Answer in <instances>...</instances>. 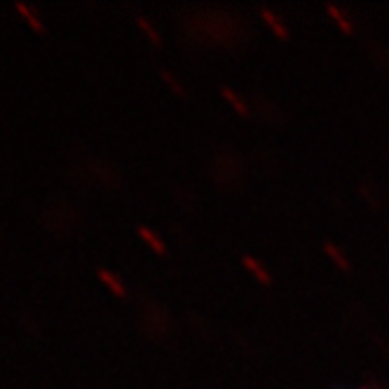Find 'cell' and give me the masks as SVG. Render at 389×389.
Here are the masks:
<instances>
[{
    "label": "cell",
    "mask_w": 389,
    "mask_h": 389,
    "mask_svg": "<svg viewBox=\"0 0 389 389\" xmlns=\"http://www.w3.org/2000/svg\"><path fill=\"white\" fill-rule=\"evenodd\" d=\"M181 24L185 35L192 42H202V45L240 47L251 35V28L244 24L240 14L221 10V7L190 10V17L181 19Z\"/></svg>",
    "instance_id": "1"
},
{
    "label": "cell",
    "mask_w": 389,
    "mask_h": 389,
    "mask_svg": "<svg viewBox=\"0 0 389 389\" xmlns=\"http://www.w3.org/2000/svg\"><path fill=\"white\" fill-rule=\"evenodd\" d=\"M244 164L240 160V155L233 153V150H218L211 162V171H209V178L218 185L221 190H235L244 183Z\"/></svg>",
    "instance_id": "2"
},
{
    "label": "cell",
    "mask_w": 389,
    "mask_h": 389,
    "mask_svg": "<svg viewBox=\"0 0 389 389\" xmlns=\"http://www.w3.org/2000/svg\"><path fill=\"white\" fill-rule=\"evenodd\" d=\"M141 316H143L141 326H143V331H146L150 338H153V340H162L164 335L171 333V319H169V314L164 312V309L157 305V302H148Z\"/></svg>",
    "instance_id": "3"
},
{
    "label": "cell",
    "mask_w": 389,
    "mask_h": 389,
    "mask_svg": "<svg viewBox=\"0 0 389 389\" xmlns=\"http://www.w3.org/2000/svg\"><path fill=\"white\" fill-rule=\"evenodd\" d=\"M251 111L258 113L265 122H284V113L275 101L265 99L263 94H251Z\"/></svg>",
    "instance_id": "4"
},
{
    "label": "cell",
    "mask_w": 389,
    "mask_h": 389,
    "mask_svg": "<svg viewBox=\"0 0 389 389\" xmlns=\"http://www.w3.org/2000/svg\"><path fill=\"white\" fill-rule=\"evenodd\" d=\"M261 17L265 19V24H268L270 28H272V33L277 35V38H282V40H286L289 38V26H286V21L279 17V14H275L270 10V7H261Z\"/></svg>",
    "instance_id": "5"
},
{
    "label": "cell",
    "mask_w": 389,
    "mask_h": 389,
    "mask_svg": "<svg viewBox=\"0 0 389 389\" xmlns=\"http://www.w3.org/2000/svg\"><path fill=\"white\" fill-rule=\"evenodd\" d=\"M221 97L226 99L228 104L235 108V113H237V115H242V118H251V115H254V111H251V106H249L247 101H244L240 94H237L235 89H230V87H221Z\"/></svg>",
    "instance_id": "6"
},
{
    "label": "cell",
    "mask_w": 389,
    "mask_h": 389,
    "mask_svg": "<svg viewBox=\"0 0 389 389\" xmlns=\"http://www.w3.org/2000/svg\"><path fill=\"white\" fill-rule=\"evenodd\" d=\"M242 265L247 268L251 275H254L258 282L265 284V286H270L272 284V275H270V270L265 268V265L261 261H256V258H251V256H244L242 258Z\"/></svg>",
    "instance_id": "7"
},
{
    "label": "cell",
    "mask_w": 389,
    "mask_h": 389,
    "mask_svg": "<svg viewBox=\"0 0 389 389\" xmlns=\"http://www.w3.org/2000/svg\"><path fill=\"white\" fill-rule=\"evenodd\" d=\"M326 14L331 19L335 21L338 26L342 28V33H354V24H352L350 14L342 10L340 5H333V3H326Z\"/></svg>",
    "instance_id": "8"
},
{
    "label": "cell",
    "mask_w": 389,
    "mask_h": 389,
    "mask_svg": "<svg viewBox=\"0 0 389 389\" xmlns=\"http://www.w3.org/2000/svg\"><path fill=\"white\" fill-rule=\"evenodd\" d=\"M323 254H326L331 261H333L338 268H340L342 272H350L352 270V263H350V258H347V254L338 247V244H333V242H323Z\"/></svg>",
    "instance_id": "9"
},
{
    "label": "cell",
    "mask_w": 389,
    "mask_h": 389,
    "mask_svg": "<svg viewBox=\"0 0 389 389\" xmlns=\"http://www.w3.org/2000/svg\"><path fill=\"white\" fill-rule=\"evenodd\" d=\"M136 233H139L141 240L146 242L148 247L155 251V254H160V256L167 254V244H164V242H162V237L157 235V233H153V230H150V228H146V226H139V230H136Z\"/></svg>",
    "instance_id": "10"
},
{
    "label": "cell",
    "mask_w": 389,
    "mask_h": 389,
    "mask_svg": "<svg viewBox=\"0 0 389 389\" xmlns=\"http://www.w3.org/2000/svg\"><path fill=\"white\" fill-rule=\"evenodd\" d=\"M359 194H362V197L369 202L373 209L383 206V194H380V188H378L376 183H369V181L359 183Z\"/></svg>",
    "instance_id": "11"
},
{
    "label": "cell",
    "mask_w": 389,
    "mask_h": 389,
    "mask_svg": "<svg viewBox=\"0 0 389 389\" xmlns=\"http://www.w3.org/2000/svg\"><path fill=\"white\" fill-rule=\"evenodd\" d=\"M99 277L104 279V284L111 289L115 295H120V298H125L127 295V289H125V284H122V279L118 275H113V272H108V270H99Z\"/></svg>",
    "instance_id": "12"
},
{
    "label": "cell",
    "mask_w": 389,
    "mask_h": 389,
    "mask_svg": "<svg viewBox=\"0 0 389 389\" xmlns=\"http://www.w3.org/2000/svg\"><path fill=\"white\" fill-rule=\"evenodd\" d=\"M369 52L373 54V59H376V63L383 70H389V52L383 47V45H378V42H373L369 40Z\"/></svg>",
    "instance_id": "13"
},
{
    "label": "cell",
    "mask_w": 389,
    "mask_h": 389,
    "mask_svg": "<svg viewBox=\"0 0 389 389\" xmlns=\"http://www.w3.org/2000/svg\"><path fill=\"white\" fill-rule=\"evenodd\" d=\"M160 75H162V80L169 85V89L174 92V94H178V97H185V87H183L181 82H178V78H174V73H171V70L162 68V70H160Z\"/></svg>",
    "instance_id": "14"
},
{
    "label": "cell",
    "mask_w": 389,
    "mask_h": 389,
    "mask_svg": "<svg viewBox=\"0 0 389 389\" xmlns=\"http://www.w3.org/2000/svg\"><path fill=\"white\" fill-rule=\"evenodd\" d=\"M136 21H139L143 31L148 33L150 42H155V45H160V31H157V28H155L153 24H150V21H148L146 17H143V14H136Z\"/></svg>",
    "instance_id": "15"
},
{
    "label": "cell",
    "mask_w": 389,
    "mask_h": 389,
    "mask_svg": "<svg viewBox=\"0 0 389 389\" xmlns=\"http://www.w3.org/2000/svg\"><path fill=\"white\" fill-rule=\"evenodd\" d=\"M17 7H19V10H21V12H24V17H26L28 21H31V24H33L35 28H42V24H40V21H38V19H35V17H33V14H31V10H28V7H26L24 3H17Z\"/></svg>",
    "instance_id": "16"
}]
</instances>
